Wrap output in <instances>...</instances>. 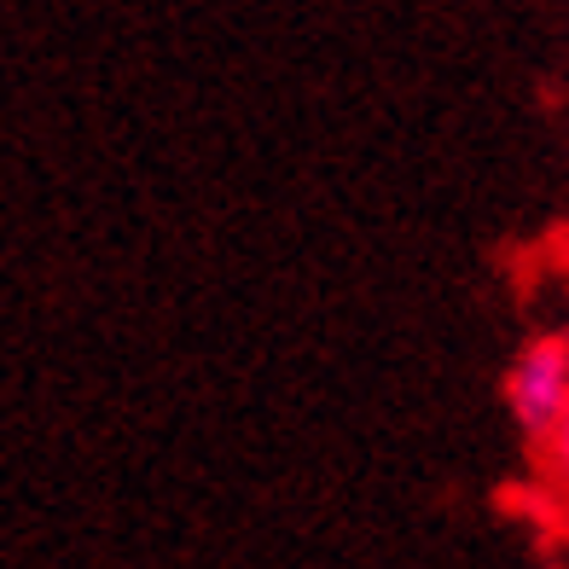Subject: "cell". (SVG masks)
I'll list each match as a JSON object with an SVG mask.
<instances>
[{
    "label": "cell",
    "instance_id": "6da1fadb",
    "mask_svg": "<svg viewBox=\"0 0 569 569\" xmlns=\"http://www.w3.org/2000/svg\"><path fill=\"white\" fill-rule=\"evenodd\" d=\"M506 407L529 436H547L563 407H569V343L563 338H535L517 349L506 372Z\"/></svg>",
    "mask_w": 569,
    "mask_h": 569
},
{
    "label": "cell",
    "instance_id": "7a4b0ae2",
    "mask_svg": "<svg viewBox=\"0 0 569 569\" xmlns=\"http://www.w3.org/2000/svg\"><path fill=\"white\" fill-rule=\"evenodd\" d=\"M540 442H547V459H552V471L569 482V407H563V419L547 430V436H540Z\"/></svg>",
    "mask_w": 569,
    "mask_h": 569
},
{
    "label": "cell",
    "instance_id": "3957f363",
    "mask_svg": "<svg viewBox=\"0 0 569 569\" xmlns=\"http://www.w3.org/2000/svg\"><path fill=\"white\" fill-rule=\"evenodd\" d=\"M563 343H569V338H563Z\"/></svg>",
    "mask_w": 569,
    "mask_h": 569
}]
</instances>
